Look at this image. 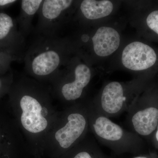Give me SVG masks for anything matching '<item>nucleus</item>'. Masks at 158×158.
Instances as JSON below:
<instances>
[{
  "label": "nucleus",
  "instance_id": "nucleus-11",
  "mask_svg": "<svg viewBox=\"0 0 158 158\" xmlns=\"http://www.w3.org/2000/svg\"><path fill=\"white\" fill-rule=\"evenodd\" d=\"M43 0H23L21 1L20 12L18 19L19 31L27 38L34 31L33 20L38 13Z\"/></svg>",
  "mask_w": 158,
  "mask_h": 158
},
{
  "label": "nucleus",
  "instance_id": "nucleus-6",
  "mask_svg": "<svg viewBox=\"0 0 158 158\" xmlns=\"http://www.w3.org/2000/svg\"><path fill=\"white\" fill-rule=\"evenodd\" d=\"M135 85H123L117 81L108 83L91 106L101 114L109 117H116L127 112L138 97Z\"/></svg>",
  "mask_w": 158,
  "mask_h": 158
},
{
  "label": "nucleus",
  "instance_id": "nucleus-3",
  "mask_svg": "<svg viewBox=\"0 0 158 158\" xmlns=\"http://www.w3.org/2000/svg\"><path fill=\"white\" fill-rule=\"evenodd\" d=\"M86 105L90 130L101 144L115 151L134 152L139 148L141 143L139 136L101 114L90 103Z\"/></svg>",
  "mask_w": 158,
  "mask_h": 158
},
{
  "label": "nucleus",
  "instance_id": "nucleus-17",
  "mask_svg": "<svg viewBox=\"0 0 158 158\" xmlns=\"http://www.w3.org/2000/svg\"><path fill=\"white\" fill-rule=\"evenodd\" d=\"M17 1L15 0H0V6L3 7L16 2Z\"/></svg>",
  "mask_w": 158,
  "mask_h": 158
},
{
  "label": "nucleus",
  "instance_id": "nucleus-14",
  "mask_svg": "<svg viewBox=\"0 0 158 158\" xmlns=\"http://www.w3.org/2000/svg\"><path fill=\"white\" fill-rule=\"evenodd\" d=\"M77 152L73 158H99L96 155L99 152L96 141L88 136L74 147Z\"/></svg>",
  "mask_w": 158,
  "mask_h": 158
},
{
  "label": "nucleus",
  "instance_id": "nucleus-7",
  "mask_svg": "<svg viewBox=\"0 0 158 158\" xmlns=\"http://www.w3.org/2000/svg\"><path fill=\"white\" fill-rule=\"evenodd\" d=\"M75 2L72 0H43L33 34L47 37H60V32L68 21Z\"/></svg>",
  "mask_w": 158,
  "mask_h": 158
},
{
  "label": "nucleus",
  "instance_id": "nucleus-1",
  "mask_svg": "<svg viewBox=\"0 0 158 158\" xmlns=\"http://www.w3.org/2000/svg\"><path fill=\"white\" fill-rule=\"evenodd\" d=\"M12 92L11 104L21 127L31 136L45 133L52 123L50 88L27 76L18 82Z\"/></svg>",
  "mask_w": 158,
  "mask_h": 158
},
{
  "label": "nucleus",
  "instance_id": "nucleus-10",
  "mask_svg": "<svg viewBox=\"0 0 158 158\" xmlns=\"http://www.w3.org/2000/svg\"><path fill=\"white\" fill-rule=\"evenodd\" d=\"M92 41L94 53L99 56L106 57L118 49L120 35L113 28L102 27L92 37Z\"/></svg>",
  "mask_w": 158,
  "mask_h": 158
},
{
  "label": "nucleus",
  "instance_id": "nucleus-4",
  "mask_svg": "<svg viewBox=\"0 0 158 158\" xmlns=\"http://www.w3.org/2000/svg\"><path fill=\"white\" fill-rule=\"evenodd\" d=\"M91 77V69L88 65L70 60L50 82L51 92L64 101H77L81 98Z\"/></svg>",
  "mask_w": 158,
  "mask_h": 158
},
{
  "label": "nucleus",
  "instance_id": "nucleus-8",
  "mask_svg": "<svg viewBox=\"0 0 158 158\" xmlns=\"http://www.w3.org/2000/svg\"><path fill=\"white\" fill-rule=\"evenodd\" d=\"M126 122L131 131L138 135H150L157 127L158 108L146 106L138 97L127 112Z\"/></svg>",
  "mask_w": 158,
  "mask_h": 158
},
{
  "label": "nucleus",
  "instance_id": "nucleus-9",
  "mask_svg": "<svg viewBox=\"0 0 158 158\" xmlns=\"http://www.w3.org/2000/svg\"><path fill=\"white\" fill-rule=\"evenodd\" d=\"M156 60V54L153 49L139 41H134L128 44L122 55L123 65L133 71L149 69L155 64Z\"/></svg>",
  "mask_w": 158,
  "mask_h": 158
},
{
  "label": "nucleus",
  "instance_id": "nucleus-5",
  "mask_svg": "<svg viewBox=\"0 0 158 158\" xmlns=\"http://www.w3.org/2000/svg\"><path fill=\"white\" fill-rule=\"evenodd\" d=\"M62 118L60 127L54 133L53 138L60 148L68 150L83 141L90 130L87 105H73L65 112Z\"/></svg>",
  "mask_w": 158,
  "mask_h": 158
},
{
  "label": "nucleus",
  "instance_id": "nucleus-2",
  "mask_svg": "<svg viewBox=\"0 0 158 158\" xmlns=\"http://www.w3.org/2000/svg\"><path fill=\"white\" fill-rule=\"evenodd\" d=\"M71 48L65 38L34 35L23 58L26 74L41 83L50 82L69 62Z\"/></svg>",
  "mask_w": 158,
  "mask_h": 158
},
{
  "label": "nucleus",
  "instance_id": "nucleus-20",
  "mask_svg": "<svg viewBox=\"0 0 158 158\" xmlns=\"http://www.w3.org/2000/svg\"><path fill=\"white\" fill-rule=\"evenodd\" d=\"M134 158H148L147 157H144V156H137L135 157Z\"/></svg>",
  "mask_w": 158,
  "mask_h": 158
},
{
  "label": "nucleus",
  "instance_id": "nucleus-19",
  "mask_svg": "<svg viewBox=\"0 0 158 158\" xmlns=\"http://www.w3.org/2000/svg\"><path fill=\"white\" fill-rule=\"evenodd\" d=\"M156 134H155V139L156 140V141H157V142L158 143V124L157 125V127L156 129Z\"/></svg>",
  "mask_w": 158,
  "mask_h": 158
},
{
  "label": "nucleus",
  "instance_id": "nucleus-18",
  "mask_svg": "<svg viewBox=\"0 0 158 158\" xmlns=\"http://www.w3.org/2000/svg\"><path fill=\"white\" fill-rule=\"evenodd\" d=\"M4 83L2 79L0 78V91L3 90L4 87Z\"/></svg>",
  "mask_w": 158,
  "mask_h": 158
},
{
  "label": "nucleus",
  "instance_id": "nucleus-16",
  "mask_svg": "<svg viewBox=\"0 0 158 158\" xmlns=\"http://www.w3.org/2000/svg\"><path fill=\"white\" fill-rule=\"evenodd\" d=\"M146 23L148 27L158 35V10L153 11L148 15Z\"/></svg>",
  "mask_w": 158,
  "mask_h": 158
},
{
  "label": "nucleus",
  "instance_id": "nucleus-15",
  "mask_svg": "<svg viewBox=\"0 0 158 158\" xmlns=\"http://www.w3.org/2000/svg\"><path fill=\"white\" fill-rule=\"evenodd\" d=\"M15 23L9 15L0 12V40H5L14 33L19 32L15 30Z\"/></svg>",
  "mask_w": 158,
  "mask_h": 158
},
{
  "label": "nucleus",
  "instance_id": "nucleus-12",
  "mask_svg": "<svg viewBox=\"0 0 158 158\" xmlns=\"http://www.w3.org/2000/svg\"><path fill=\"white\" fill-rule=\"evenodd\" d=\"M113 9V3L107 0H84L79 6L82 16L90 20L106 17L112 13Z\"/></svg>",
  "mask_w": 158,
  "mask_h": 158
},
{
  "label": "nucleus",
  "instance_id": "nucleus-13",
  "mask_svg": "<svg viewBox=\"0 0 158 158\" xmlns=\"http://www.w3.org/2000/svg\"><path fill=\"white\" fill-rule=\"evenodd\" d=\"M15 143L12 126L0 117V155L11 150Z\"/></svg>",
  "mask_w": 158,
  "mask_h": 158
}]
</instances>
